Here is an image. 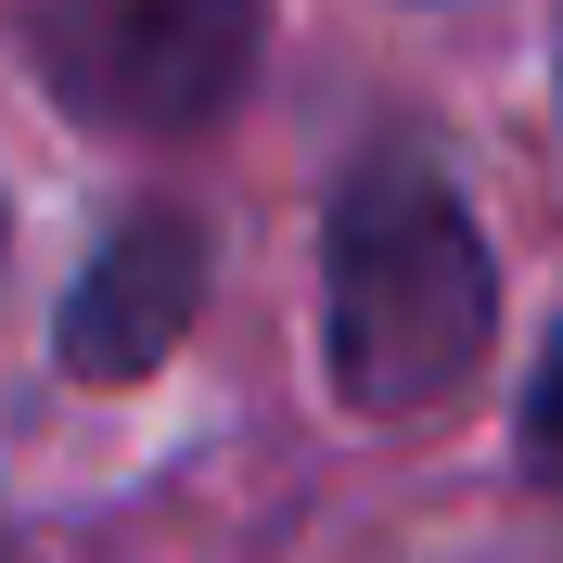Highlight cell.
Returning a JSON list of instances; mask_svg holds the SVG:
<instances>
[{
    "mask_svg": "<svg viewBox=\"0 0 563 563\" xmlns=\"http://www.w3.org/2000/svg\"><path fill=\"white\" fill-rule=\"evenodd\" d=\"M499 320V269L435 167L372 154L333 192V372L358 410H435L474 385Z\"/></svg>",
    "mask_w": 563,
    "mask_h": 563,
    "instance_id": "6da1fadb",
    "label": "cell"
},
{
    "mask_svg": "<svg viewBox=\"0 0 563 563\" xmlns=\"http://www.w3.org/2000/svg\"><path fill=\"white\" fill-rule=\"evenodd\" d=\"M38 65L77 115L179 141L231 115L256 65V0H38Z\"/></svg>",
    "mask_w": 563,
    "mask_h": 563,
    "instance_id": "7a4b0ae2",
    "label": "cell"
},
{
    "mask_svg": "<svg viewBox=\"0 0 563 563\" xmlns=\"http://www.w3.org/2000/svg\"><path fill=\"white\" fill-rule=\"evenodd\" d=\"M192 295H206V244H192L179 218H129L103 244V269L77 282V308H65V358L103 372V385H129V372H154V358L179 346Z\"/></svg>",
    "mask_w": 563,
    "mask_h": 563,
    "instance_id": "3957f363",
    "label": "cell"
},
{
    "mask_svg": "<svg viewBox=\"0 0 563 563\" xmlns=\"http://www.w3.org/2000/svg\"><path fill=\"white\" fill-rule=\"evenodd\" d=\"M526 461L563 487V346H551V372H538V397H526Z\"/></svg>",
    "mask_w": 563,
    "mask_h": 563,
    "instance_id": "277c9868",
    "label": "cell"
}]
</instances>
